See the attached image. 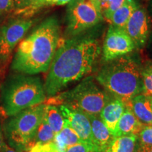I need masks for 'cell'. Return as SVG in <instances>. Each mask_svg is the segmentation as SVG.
I'll use <instances>...</instances> for the list:
<instances>
[{"label":"cell","mask_w":152,"mask_h":152,"mask_svg":"<svg viewBox=\"0 0 152 152\" xmlns=\"http://www.w3.org/2000/svg\"><path fill=\"white\" fill-rule=\"evenodd\" d=\"M109 99L108 92L96 84L93 77L88 76L71 90L51 96L48 103L64 104L86 114L98 115Z\"/></svg>","instance_id":"5"},{"label":"cell","mask_w":152,"mask_h":152,"mask_svg":"<svg viewBox=\"0 0 152 152\" xmlns=\"http://www.w3.org/2000/svg\"><path fill=\"white\" fill-rule=\"evenodd\" d=\"M1 61H2L0 59V62ZM2 75H3L2 68H1V63H0V83H1V77H2ZM0 86H1V85H0Z\"/></svg>","instance_id":"33"},{"label":"cell","mask_w":152,"mask_h":152,"mask_svg":"<svg viewBox=\"0 0 152 152\" xmlns=\"http://www.w3.org/2000/svg\"><path fill=\"white\" fill-rule=\"evenodd\" d=\"M43 117L55 134L59 132L65 125V120L59 108L55 105L45 104Z\"/></svg>","instance_id":"19"},{"label":"cell","mask_w":152,"mask_h":152,"mask_svg":"<svg viewBox=\"0 0 152 152\" xmlns=\"http://www.w3.org/2000/svg\"><path fill=\"white\" fill-rule=\"evenodd\" d=\"M125 109V106L122 101L112 96H110V99L100 112L101 119L113 136L117 123Z\"/></svg>","instance_id":"14"},{"label":"cell","mask_w":152,"mask_h":152,"mask_svg":"<svg viewBox=\"0 0 152 152\" xmlns=\"http://www.w3.org/2000/svg\"><path fill=\"white\" fill-rule=\"evenodd\" d=\"M92 128V136L94 152H104L107 149L114 137L108 130L99 114H87Z\"/></svg>","instance_id":"12"},{"label":"cell","mask_w":152,"mask_h":152,"mask_svg":"<svg viewBox=\"0 0 152 152\" xmlns=\"http://www.w3.org/2000/svg\"><path fill=\"white\" fill-rule=\"evenodd\" d=\"M137 137L140 145L152 147V125L144 126Z\"/></svg>","instance_id":"22"},{"label":"cell","mask_w":152,"mask_h":152,"mask_svg":"<svg viewBox=\"0 0 152 152\" xmlns=\"http://www.w3.org/2000/svg\"><path fill=\"white\" fill-rule=\"evenodd\" d=\"M58 108L64 118L65 123L75 130L81 142L89 144L94 151L92 142V128L87 114L78 109L64 104L59 105Z\"/></svg>","instance_id":"11"},{"label":"cell","mask_w":152,"mask_h":152,"mask_svg":"<svg viewBox=\"0 0 152 152\" xmlns=\"http://www.w3.org/2000/svg\"><path fill=\"white\" fill-rule=\"evenodd\" d=\"M138 144L137 134L114 137L104 152H137Z\"/></svg>","instance_id":"16"},{"label":"cell","mask_w":152,"mask_h":152,"mask_svg":"<svg viewBox=\"0 0 152 152\" xmlns=\"http://www.w3.org/2000/svg\"><path fill=\"white\" fill-rule=\"evenodd\" d=\"M61 26L56 16H50L36 26L19 44L11 69L26 75L49 70L60 42Z\"/></svg>","instance_id":"2"},{"label":"cell","mask_w":152,"mask_h":152,"mask_svg":"<svg viewBox=\"0 0 152 152\" xmlns=\"http://www.w3.org/2000/svg\"><path fill=\"white\" fill-rule=\"evenodd\" d=\"M14 1V9L17 11H20L28 8L32 4H33L36 0H13Z\"/></svg>","instance_id":"27"},{"label":"cell","mask_w":152,"mask_h":152,"mask_svg":"<svg viewBox=\"0 0 152 152\" xmlns=\"http://www.w3.org/2000/svg\"><path fill=\"white\" fill-rule=\"evenodd\" d=\"M124 105L144 126L152 125V96L138 94Z\"/></svg>","instance_id":"13"},{"label":"cell","mask_w":152,"mask_h":152,"mask_svg":"<svg viewBox=\"0 0 152 152\" xmlns=\"http://www.w3.org/2000/svg\"><path fill=\"white\" fill-rule=\"evenodd\" d=\"M148 13H149V16L152 17V1H150L149 3V11H148Z\"/></svg>","instance_id":"32"},{"label":"cell","mask_w":152,"mask_h":152,"mask_svg":"<svg viewBox=\"0 0 152 152\" xmlns=\"http://www.w3.org/2000/svg\"><path fill=\"white\" fill-rule=\"evenodd\" d=\"M96 75V80L112 96L126 104L142 94V66L134 54L104 61Z\"/></svg>","instance_id":"3"},{"label":"cell","mask_w":152,"mask_h":152,"mask_svg":"<svg viewBox=\"0 0 152 152\" xmlns=\"http://www.w3.org/2000/svg\"><path fill=\"white\" fill-rule=\"evenodd\" d=\"M142 94L152 96V62H148L142 69Z\"/></svg>","instance_id":"21"},{"label":"cell","mask_w":152,"mask_h":152,"mask_svg":"<svg viewBox=\"0 0 152 152\" xmlns=\"http://www.w3.org/2000/svg\"><path fill=\"white\" fill-rule=\"evenodd\" d=\"M45 104L31 106L12 115L5 124L4 132L11 147L30 149L36 130L43 118Z\"/></svg>","instance_id":"6"},{"label":"cell","mask_w":152,"mask_h":152,"mask_svg":"<svg viewBox=\"0 0 152 152\" xmlns=\"http://www.w3.org/2000/svg\"><path fill=\"white\" fill-rule=\"evenodd\" d=\"M99 41L90 35L68 37L61 42L55 53L44 88L49 97L78 81L92 71L99 58Z\"/></svg>","instance_id":"1"},{"label":"cell","mask_w":152,"mask_h":152,"mask_svg":"<svg viewBox=\"0 0 152 152\" xmlns=\"http://www.w3.org/2000/svg\"><path fill=\"white\" fill-rule=\"evenodd\" d=\"M33 23L31 19L19 18L0 27V59L4 61L9 58Z\"/></svg>","instance_id":"9"},{"label":"cell","mask_w":152,"mask_h":152,"mask_svg":"<svg viewBox=\"0 0 152 152\" xmlns=\"http://www.w3.org/2000/svg\"><path fill=\"white\" fill-rule=\"evenodd\" d=\"M109 0H98L101 9H102V11L104 10V8L106 7L108 2H109Z\"/></svg>","instance_id":"31"},{"label":"cell","mask_w":152,"mask_h":152,"mask_svg":"<svg viewBox=\"0 0 152 152\" xmlns=\"http://www.w3.org/2000/svg\"><path fill=\"white\" fill-rule=\"evenodd\" d=\"M1 152H23V151H22V150H20V149H15L14 147H9V146L6 144L5 146L3 148V149L1 151Z\"/></svg>","instance_id":"28"},{"label":"cell","mask_w":152,"mask_h":152,"mask_svg":"<svg viewBox=\"0 0 152 152\" xmlns=\"http://www.w3.org/2000/svg\"><path fill=\"white\" fill-rule=\"evenodd\" d=\"M14 9L13 0H0V16L3 15Z\"/></svg>","instance_id":"26"},{"label":"cell","mask_w":152,"mask_h":152,"mask_svg":"<svg viewBox=\"0 0 152 152\" xmlns=\"http://www.w3.org/2000/svg\"><path fill=\"white\" fill-rule=\"evenodd\" d=\"M65 152H94V151L89 144L80 142L66 148Z\"/></svg>","instance_id":"25"},{"label":"cell","mask_w":152,"mask_h":152,"mask_svg":"<svg viewBox=\"0 0 152 152\" xmlns=\"http://www.w3.org/2000/svg\"><path fill=\"white\" fill-rule=\"evenodd\" d=\"M0 90L2 107L9 116L40 104L46 99L41 79L26 74L10 75L1 85Z\"/></svg>","instance_id":"4"},{"label":"cell","mask_w":152,"mask_h":152,"mask_svg":"<svg viewBox=\"0 0 152 152\" xmlns=\"http://www.w3.org/2000/svg\"><path fill=\"white\" fill-rule=\"evenodd\" d=\"M59 152H65L66 148L81 142L77 134L67 123L59 132L55 134L54 141Z\"/></svg>","instance_id":"18"},{"label":"cell","mask_w":152,"mask_h":152,"mask_svg":"<svg viewBox=\"0 0 152 152\" xmlns=\"http://www.w3.org/2000/svg\"><path fill=\"white\" fill-rule=\"evenodd\" d=\"M28 152H59L54 142L36 143L28 150Z\"/></svg>","instance_id":"24"},{"label":"cell","mask_w":152,"mask_h":152,"mask_svg":"<svg viewBox=\"0 0 152 152\" xmlns=\"http://www.w3.org/2000/svg\"><path fill=\"white\" fill-rule=\"evenodd\" d=\"M54 136L55 134L53 132L52 129L51 128V127L49 126L43 117L40 124L39 125L37 130H36L30 147H33L36 143H47V142H53Z\"/></svg>","instance_id":"20"},{"label":"cell","mask_w":152,"mask_h":152,"mask_svg":"<svg viewBox=\"0 0 152 152\" xmlns=\"http://www.w3.org/2000/svg\"><path fill=\"white\" fill-rule=\"evenodd\" d=\"M147 1H152V0H147Z\"/></svg>","instance_id":"34"},{"label":"cell","mask_w":152,"mask_h":152,"mask_svg":"<svg viewBox=\"0 0 152 152\" xmlns=\"http://www.w3.org/2000/svg\"><path fill=\"white\" fill-rule=\"evenodd\" d=\"M124 1L125 0H109L106 7L102 11L104 18L109 21L112 14L122 6Z\"/></svg>","instance_id":"23"},{"label":"cell","mask_w":152,"mask_h":152,"mask_svg":"<svg viewBox=\"0 0 152 152\" xmlns=\"http://www.w3.org/2000/svg\"><path fill=\"white\" fill-rule=\"evenodd\" d=\"M124 30L132 39L136 49L143 48L147 45L151 31V17L146 9L139 4Z\"/></svg>","instance_id":"10"},{"label":"cell","mask_w":152,"mask_h":152,"mask_svg":"<svg viewBox=\"0 0 152 152\" xmlns=\"http://www.w3.org/2000/svg\"><path fill=\"white\" fill-rule=\"evenodd\" d=\"M103 18L98 0H71L66 8V37L83 33L97 25Z\"/></svg>","instance_id":"7"},{"label":"cell","mask_w":152,"mask_h":152,"mask_svg":"<svg viewBox=\"0 0 152 152\" xmlns=\"http://www.w3.org/2000/svg\"><path fill=\"white\" fill-rule=\"evenodd\" d=\"M139 4L136 0H125L122 6L112 14L109 20L111 25L124 29L129 18Z\"/></svg>","instance_id":"17"},{"label":"cell","mask_w":152,"mask_h":152,"mask_svg":"<svg viewBox=\"0 0 152 152\" xmlns=\"http://www.w3.org/2000/svg\"><path fill=\"white\" fill-rule=\"evenodd\" d=\"M137 152H152V147H148L138 144V148Z\"/></svg>","instance_id":"29"},{"label":"cell","mask_w":152,"mask_h":152,"mask_svg":"<svg viewBox=\"0 0 152 152\" xmlns=\"http://www.w3.org/2000/svg\"><path fill=\"white\" fill-rule=\"evenodd\" d=\"M135 49L132 39L123 28L110 25L102 47V58L104 61L130 54Z\"/></svg>","instance_id":"8"},{"label":"cell","mask_w":152,"mask_h":152,"mask_svg":"<svg viewBox=\"0 0 152 152\" xmlns=\"http://www.w3.org/2000/svg\"><path fill=\"white\" fill-rule=\"evenodd\" d=\"M6 143L4 142V137L2 134V132H1V129H0V152H1V150L3 149L4 147L5 146Z\"/></svg>","instance_id":"30"},{"label":"cell","mask_w":152,"mask_h":152,"mask_svg":"<svg viewBox=\"0 0 152 152\" xmlns=\"http://www.w3.org/2000/svg\"><path fill=\"white\" fill-rule=\"evenodd\" d=\"M144 125L135 117L130 109L125 108L115 127L113 137L137 134L141 132Z\"/></svg>","instance_id":"15"}]
</instances>
